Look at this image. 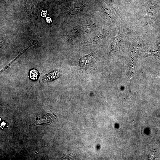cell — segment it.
<instances>
[{"label": "cell", "instance_id": "6da1fadb", "mask_svg": "<svg viewBox=\"0 0 160 160\" xmlns=\"http://www.w3.org/2000/svg\"><path fill=\"white\" fill-rule=\"evenodd\" d=\"M158 5L153 0H141L134 9L131 20L132 28L149 34L157 16Z\"/></svg>", "mask_w": 160, "mask_h": 160}, {"label": "cell", "instance_id": "7a4b0ae2", "mask_svg": "<svg viewBox=\"0 0 160 160\" xmlns=\"http://www.w3.org/2000/svg\"><path fill=\"white\" fill-rule=\"evenodd\" d=\"M96 52L97 50H95L89 54L82 56L79 60V65L81 69L89 70L95 67L96 64Z\"/></svg>", "mask_w": 160, "mask_h": 160}, {"label": "cell", "instance_id": "3957f363", "mask_svg": "<svg viewBox=\"0 0 160 160\" xmlns=\"http://www.w3.org/2000/svg\"><path fill=\"white\" fill-rule=\"evenodd\" d=\"M99 5L103 14L117 27L123 23L116 14L112 11L104 2L100 1Z\"/></svg>", "mask_w": 160, "mask_h": 160}, {"label": "cell", "instance_id": "277c9868", "mask_svg": "<svg viewBox=\"0 0 160 160\" xmlns=\"http://www.w3.org/2000/svg\"><path fill=\"white\" fill-rule=\"evenodd\" d=\"M110 34V31L109 28L105 27L93 37L81 44L86 46L92 44H99L108 37Z\"/></svg>", "mask_w": 160, "mask_h": 160}, {"label": "cell", "instance_id": "5b68a950", "mask_svg": "<svg viewBox=\"0 0 160 160\" xmlns=\"http://www.w3.org/2000/svg\"><path fill=\"white\" fill-rule=\"evenodd\" d=\"M87 7V5L84 3L76 4L72 5L69 8L68 13L71 16L78 15L85 10Z\"/></svg>", "mask_w": 160, "mask_h": 160}, {"label": "cell", "instance_id": "8992f818", "mask_svg": "<svg viewBox=\"0 0 160 160\" xmlns=\"http://www.w3.org/2000/svg\"><path fill=\"white\" fill-rule=\"evenodd\" d=\"M104 2L108 6L112 8L120 17L122 22L124 21L122 13L119 10L116 0H104Z\"/></svg>", "mask_w": 160, "mask_h": 160}, {"label": "cell", "instance_id": "52a82bcc", "mask_svg": "<svg viewBox=\"0 0 160 160\" xmlns=\"http://www.w3.org/2000/svg\"><path fill=\"white\" fill-rule=\"evenodd\" d=\"M80 34L79 28L76 26H73L70 28L67 33V37L68 40L73 41L76 39Z\"/></svg>", "mask_w": 160, "mask_h": 160}, {"label": "cell", "instance_id": "ba28073f", "mask_svg": "<svg viewBox=\"0 0 160 160\" xmlns=\"http://www.w3.org/2000/svg\"><path fill=\"white\" fill-rule=\"evenodd\" d=\"M38 41L36 40L32 39L30 40L29 42L27 44L24 49L12 61H11L9 64L6 65L4 68L2 69L1 71L2 72L5 71L11 64L17 58H18L22 54L24 53L31 46L37 44Z\"/></svg>", "mask_w": 160, "mask_h": 160}, {"label": "cell", "instance_id": "9c48e42d", "mask_svg": "<svg viewBox=\"0 0 160 160\" xmlns=\"http://www.w3.org/2000/svg\"><path fill=\"white\" fill-rule=\"evenodd\" d=\"M99 27L98 25L94 22L88 21L84 26V31L86 33H89L95 30Z\"/></svg>", "mask_w": 160, "mask_h": 160}, {"label": "cell", "instance_id": "30bf717a", "mask_svg": "<svg viewBox=\"0 0 160 160\" xmlns=\"http://www.w3.org/2000/svg\"><path fill=\"white\" fill-rule=\"evenodd\" d=\"M39 74L38 71L35 69H33L31 70L29 73L30 78L33 80L37 79L39 77Z\"/></svg>", "mask_w": 160, "mask_h": 160}, {"label": "cell", "instance_id": "8fae6325", "mask_svg": "<svg viewBox=\"0 0 160 160\" xmlns=\"http://www.w3.org/2000/svg\"><path fill=\"white\" fill-rule=\"evenodd\" d=\"M9 41V37L8 36H3L1 37V44L3 45L6 44L8 43Z\"/></svg>", "mask_w": 160, "mask_h": 160}, {"label": "cell", "instance_id": "7c38bea8", "mask_svg": "<svg viewBox=\"0 0 160 160\" xmlns=\"http://www.w3.org/2000/svg\"><path fill=\"white\" fill-rule=\"evenodd\" d=\"M156 151H152L149 156V159L151 160H153L156 158L155 157Z\"/></svg>", "mask_w": 160, "mask_h": 160}, {"label": "cell", "instance_id": "4fadbf2b", "mask_svg": "<svg viewBox=\"0 0 160 160\" xmlns=\"http://www.w3.org/2000/svg\"><path fill=\"white\" fill-rule=\"evenodd\" d=\"M128 2H132V1L133 0H127Z\"/></svg>", "mask_w": 160, "mask_h": 160}]
</instances>
